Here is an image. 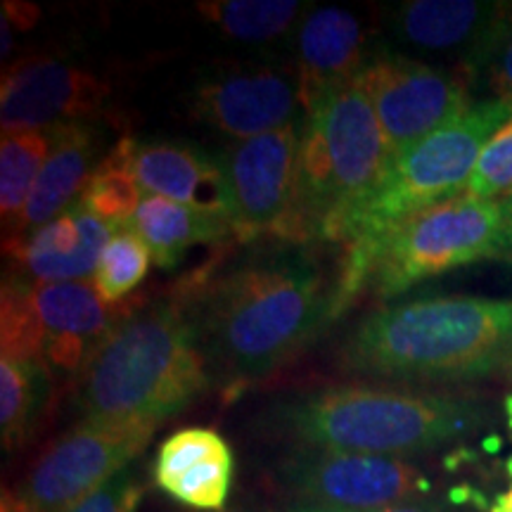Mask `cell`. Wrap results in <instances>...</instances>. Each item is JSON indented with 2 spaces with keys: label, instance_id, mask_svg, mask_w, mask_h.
Masks as SVG:
<instances>
[{
  "label": "cell",
  "instance_id": "1",
  "mask_svg": "<svg viewBox=\"0 0 512 512\" xmlns=\"http://www.w3.org/2000/svg\"><path fill=\"white\" fill-rule=\"evenodd\" d=\"M178 297L195 320L214 382L228 389L273 375L337 318V278L309 247L287 242L216 275H195Z\"/></svg>",
  "mask_w": 512,
  "mask_h": 512
},
{
  "label": "cell",
  "instance_id": "2",
  "mask_svg": "<svg viewBox=\"0 0 512 512\" xmlns=\"http://www.w3.org/2000/svg\"><path fill=\"white\" fill-rule=\"evenodd\" d=\"M512 299L422 297L382 306L339 347L347 375L406 384H465L505 370Z\"/></svg>",
  "mask_w": 512,
  "mask_h": 512
},
{
  "label": "cell",
  "instance_id": "3",
  "mask_svg": "<svg viewBox=\"0 0 512 512\" xmlns=\"http://www.w3.org/2000/svg\"><path fill=\"white\" fill-rule=\"evenodd\" d=\"M266 418L297 446L408 458L475 437L494 411L477 396L347 382L273 403Z\"/></svg>",
  "mask_w": 512,
  "mask_h": 512
},
{
  "label": "cell",
  "instance_id": "4",
  "mask_svg": "<svg viewBox=\"0 0 512 512\" xmlns=\"http://www.w3.org/2000/svg\"><path fill=\"white\" fill-rule=\"evenodd\" d=\"M211 384L195 320L174 294L114 325L76 377L74 408L88 422L162 425Z\"/></svg>",
  "mask_w": 512,
  "mask_h": 512
},
{
  "label": "cell",
  "instance_id": "5",
  "mask_svg": "<svg viewBox=\"0 0 512 512\" xmlns=\"http://www.w3.org/2000/svg\"><path fill=\"white\" fill-rule=\"evenodd\" d=\"M392 164V150L358 76L302 121L297 188L280 242H344L356 211Z\"/></svg>",
  "mask_w": 512,
  "mask_h": 512
},
{
  "label": "cell",
  "instance_id": "6",
  "mask_svg": "<svg viewBox=\"0 0 512 512\" xmlns=\"http://www.w3.org/2000/svg\"><path fill=\"white\" fill-rule=\"evenodd\" d=\"M508 254L503 207L456 192L387 233L377 249L370 283L380 299L396 297L453 268Z\"/></svg>",
  "mask_w": 512,
  "mask_h": 512
},
{
  "label": "cell",
  "instance_id": "7",
  "mask_svg": "<svg viewBox=\"0 0 512 512\" xmlns=\"http://www.w3.org/2000/svg\"><path fill=\"white\" fill-rule=\"evenodd\" d=\"M157 427L147 422L81 420L38 456L15 491L34 512H69L128 470Z\"/></svg>",
  "mask_w": 512,
  "mask_h": 512
},
{
  "label": "cell",
  "instance_id": "8",
  "mask_svg": "<svg viewBox=\"0 0 512 512\" xmlns=\"http://www.w3.org/2000/svg\"><path fill=\"white\" fill-rule=\"evenodd\" d=\"M275 477L294 503L368 512L425 501L432 482L408 458L368 456L299 446L275 467Z\"/></svg>",
  "mask_w": 512,
  "mask_h": 512
},
{
  "label": "cell",
  "instance_id": "9",
  "mask_svg": "<svg viewBox=\"0 0 512 512\" xmlns=\"http://www.w3.org/2000/svg\"><path fill=\"white\" fill-rule=\"evenodd\" d=\"M380 121L392 157L472 107L470 79L392 50L363 62L356 74Z\"/></svg>",
  "mask_w": 512,
  "mask_h": 512
},
{
  "label": "cell",
  "instance_id": "10",
  "mask_svg": "<svg viewBox=\"0 0 512 512\" xmlns=\"http://www.w3.org/2000/svg\"><path fill=\"white\" fill-rule=\"evenodd\" d=\"M302 121L242 140L221 152L230 195V223L235 240L242 245L266 235L280 240L283 235L297 188Z\"/></svg>",
  "mask_w": 512,
  "mask_h": 512
},
{
  "label": "cell",
  "instance_id": "11",
  "mask_svg": "<svg viewBox=\"0 0 512 512\" xmlns=\"http://www.w3.org/2000/svg\"><path fill=\"white\" fill-rule=\"evenodd\" d=\"M192 112L230 140H252L299 124L297 69L273 62H238L211 69L192 91Z\"/></svg>",
  "mask_w": 512,
  "mask_h": 512
},
{
  "label": "cell",
  "instance_id": "12",
  "mask_svg": "<svg viewBox=\"0 0 512 512\" xmlns=\"http://www.w3.org/2000/svg\"><path fill=\"white\" fill-rule=\"evenodd\" d=\"M110 86L86 67L60 57H24L12 64L0 86L3 133L41 131L79 124L105 107Z\"/></svg>",
  "mask_w": 512,
  "mask_h": 512
},
{
  "label": "cell",
  "instance_id": "13",
  "mask_svg": "<svg viewBox=\"0 0 512 512\" xmlns=\"http://www.w3.org/2000/svg\"><path fill=\"white\" fill-rule=\"evenodd\" d=\"M38 328L41 363L57 377H79L83 366L121 323L133 306L107 304L91 280L76 283H31Z\"/></svg>",
  "mask_w": 512,
  "mask_h": 512
},
{
  "label": "cell",
  "instance_id": "14",
  "mask_svg": "<svg viewBox=\"0 0 512 512\" xmlns=\"http://www.w3.org/2000/svg\"><path fill=\"white\" fill-rule=\"evenodd\" d=\"M114 233L117 228L76 202L46 226L5 242L3 249L19 278L31 283H76L95 275Z\"/></svg>",
  "mask_w": 512,
  "mask_h": 512
},
{
  "label": "cell",
  "instance_id": "15",
  "mask_svg": "<svg viewBox=\"0 0 512 512\" xmlns=\"http://www.w3.org/2000/svg\"><path fill=\"white\" fill-rule=\"evenodd\" d=\"M361 22L342 8H318L297 29L294 69L304 114H311L332 91L361 72L366 57Z\"/></svg>",
  "mask_w": 512,
  "mask_h": 512
},
{
  "label": "cell",
  "instance_id": "16",
  "mask_svg": "<svg viewBox=\"0 0 512 512\" xmlns=\"http://www.w3.org/2000/svg\"><path fill=\"white\" fill-rule=\"evenodd\" d=\"M508 3L475 0H408L389 12V31L403 46L458 55L463 74L482 53Z\"/></svg>",
  "mask_w": 512,
  "mask_h": 512
},
{
  "label": "cell",
  "instance_id": "17",
  "mask_svg": "<svg viewBox=\"0 0 512 512\" xmlns=\"http://www.w3.org/2000/svg\"><path fill=\"white\" fill-rule=\"evenodd\" d=\"M235 475L228 441L209 427H185L159 446L152 477L164 494L202 512H221Z\"/></svg>",
  "mask_w": 512,
  "mask_h": 512
},
{
  "label": "cell",
  "instance_id": "18",
  "mask_svg": "<svg viewBox=\"0 0 512 512\" xmlns=\"http://www.w3.org/2000/svg\"><path fill=\"white\" fill-rule=\"evenodd\" d=\"M133 166L143 192L230 221V195L221 155L188 140H138Z\"/></svg>",
  "mask_w": 512,
  "mask_h": 512
},
{
  "label": "cell",
  "instance_id": "19",
  "mask_svg": "<svg viewBox=\"0 0 512 512\" xmlns=\"http://www.w3.org/2000/svg\"><path fill=\"white\" fill-rule=\"evenodd\" d=\"M98 157V133L91 124H64L55 128V140L50 155L36 178L27 207L15 223V228L5 235V242H12L31 230L46 226L64 209L79 202L88 178H91Z\"/></svg>",
  "mask_w": 512,
  "mask_h": 512
},
{
  "label": "cell",
  "instance_id": "20",
  "mask_svg": "<svg viewBox=\"0 0 512 512\" xmlns=\"http://www.w3.org/2000/svg\"><path fill=\"white\" fill-rule=\"evenodd\" d=\"M128 228L136 230L152 261L164 271L181 264L192 247L235 238L233 223L223 216L155 195L143 197Z\"/></svg>",
  "mask_w": 512,
  "mask_h": 512
},
{
  "label": "cell",
  "instance_id": "21",
  "mask_svg": "<svg viewBox=\"0 0 512 512\" xmlns=\"http://www.w3.org/2000/svg\"><path fill=\"white\" fill-rule=\"evenodd\" d=\"M55 375L34 361L0 356V439L8 453L34 434L53 394Z\"/></svg>",
  "mask_w": 512,
  "mask_h": 512
},
{
  "label": "cell",
  "instance_id": "22",
  "mask_svg": "<svg viewBox=\"0 0 512 512\" xmlns=\"http://www.w3.org/2000/svg\"><path fill=\"white\" fill-rule=\"evenodd\" d=\"M133 155H136V140L121 138L95 166L79 197L83 209L117 230L128 228L143 202V188L138 183Z\"/></svg>",
  "mask_w": 512,
  "mask_h": 512
},
{
  "label": "cell",
  "instance_id": "23",
  "mask_svg": "<svg viewBox=\"0 0 512 512\" xmlns=\"http://www.w3.org/2000/svg\"><path fill=\"white\" fill-rule=\"evenodd\" d=\"M57 128V126H55ZM55 128L3 133L0 143V216L8 235L22 216L36 178L50 155Z\"/></svg>",
  "mask_w": 512,
  "mask_h": 512
},
{
  "label": "cell",
  "instance_id": "24",
  "mask_svg": "<svg viewBox=\"0 0 512 512\" xmlns=\"http://www.w3.org/2000/svg\"><path fill=\"white\" fill-rule=\"evenodd\" d=\"M200 15L223 34L245 43H268L287 34L302 15L297 0H214L197 5Z\"/></svg>",
  "mask_w": 512,
  "mask_h": 512
},
{
  "label": "cell",
  "instance_id": "25",
  "mask_svg": "<svg viewBox=\"0 0 512 512\" xmlns=\"http://www.w3.org/2000/svg\"><path fill=\"white\" fill-rule=\"evenodd\" d=\"M152 254L136 230L121 228L107 242L98 268H95L93 285L107 304H124L131 292L143 283L150 271Z\"/></svg>",
  "mask_w": 512,
  "mask_h": 512
},
{
  "label": "cell",
  "instance_id": "26",
  "mask_svg": "<svg viewBox=\"0 0 512 512\" xmlns=\"http://www.w3.org/2000/svg\"><path fill=\"white\" fill-rule=\"evenodd\" d=\"M0 349L3 358L41 363V328L31 304L29 280L15 273L3 280L0 290Z\"/></svg>",
  "mask_w": 512,
  "mask_h": 512
},
{
  "label": "cell",
  "instance_id": "27",
  "mask_svg": "<svg viewBox=\"0 0 512 512\" xmlns=\"http://www.w3.org/2000/svg\"><path fill=\"white\" fill-rule=\"evenodd\" d=\"M470 81H484L491 98L512 102V5H505L494 34L467 72Z\"/></svg>",
  "mask_w": 512,
  "mask_h": 512
},
{
  "label": "cell",
  "instance_id": "28",
  "mask_svg": "<svg viewBox=\"0 0 512 512\" xmlns=\"http://www.w3.org/2000/svg\"><path fill=\"white\" fill-rule=\"evenodd\" d=\"M512 190V117L494 133L479 155L465 192L479 200H496Z\"/></svg>",
  "mask_w": 512,
  "mask_h": 512
},
{
  "label": "cell",
  "instance_id": "29",
  "mask_svg": "<svg viewBox=\"0 0 512 512\" xmlns=\"http://www.w3.org/2000/svg\"><path fill=\"white\" fill-rule=\"evenodd\" d=\"M143 496L145 486L131 470H124L69 512H138Z\"/></svg>",
  "mask_w": 512,
  "mask_h": 512
},
{
  "label": "cell",
  "instance_id": "30",
  "mask_svg": "<svg viewBox=\"0 0 512 512\" xmlns=\"http://www.w3.org/2000/svg\"><path fill=\"white\" fill-rule=\"evenodd\" d=\"M3 19H8V24L12 29H29L31 24L36 22L38 17V8L29 3H3Z\"/></svg>",
  "mask_w": 512,
  "mask_h": 512
},
{
  "label": "cell",
  "instance_id": "31",
  "mask_svg": "<svg viewBox=\"0 0 512 512\" xmlns=\"http://www.w3.org/2000/svg\"><path fill=\"white\" fill-rule=\"evenodd\" d=\"M339 512H351V510H339ZM368 512H456V510L448 508V505H441V503H430V501H408V503L389 505V508L368 510Z\"/></svg>",
  "mask_w": 512,
  "mask_h": 512
},
{
  "label": "cell",
  "instance_id": "32",
  "mask_svg": "<svg viewBox=\"0 0 512 512\" xmlns=\"http://www.w3.org/2000/svg\"><path fill=\"white\" fill-rule=\"evenodd\" d=\"M505 472L510 477V489L494 498V503L489 505V512H512V456L505 460Z\"/></svg>",
  "mask_w": 512,
  "mask_h": 512
},
{
  "label": "cell",
  "instance_id": "33",
  "mask_svg": "<svg viewBox=\"0 0 512 512\" xmlns=\"http://www.w3.org/2000/svg\"><path fill=\"white\" fill-rule=\"evenodd\" d=\"M0 512H34L29 508L27 503L19 498L17 491H10L5 489L3 491V501H0Z\"/></svg>",
  "mask_w": 512,
  "mask_h": 512
},
{
  "label": "cell",
  "instance_id": "34",
  "mask_svg": "<svg viewBox=\"0 0 512 512\" xmlns=\"http://www.w3.org/2000/svg\"><path fill=\"white\" fill-rule=\"evenodd\" d=\"M503 228H505V249L512 254V190L503 197Z\"/></svg>",
  "mask_w": 512,
  "mask_h": 512
},
{
  "label": "cell",
  "instance_id": "35",
  "mask_svg": "<svg viewBox=\"0 0 512 512\" xmlns=\"http://www.w3.org/2000/svg\"><path fill=\"white\" fill-rule=\"evenodd\" d=\"M505 373H508V377H510V382H512V349H510L508 363H505Z\"/></svg>",
  "mask_w": 512,
  "mask_h": 512
}]
</instances>
